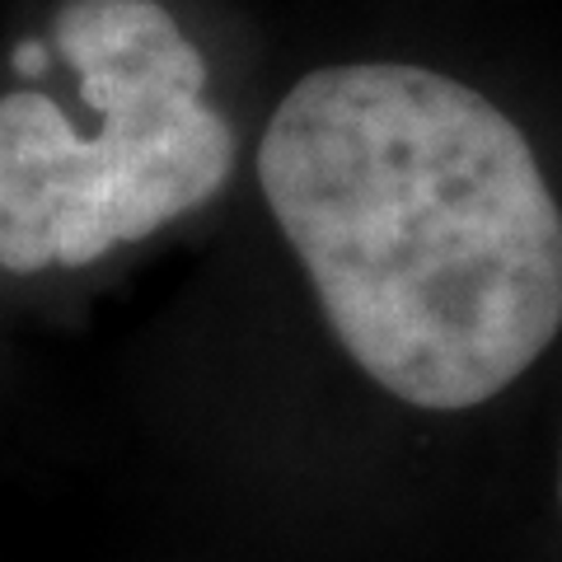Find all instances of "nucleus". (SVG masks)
<instances>
[{"label": "nucleus", "instance_id": "obj_1", "mask_svg": "<svg viewBox=\"0 0 562 562\" xmlns=\"http://www.w3.org/2000/svg\"><path fill=\"white\" fill-rule=\"evenodd\" d=\"M258 183L333 338L413 408H479L562 333V206L535 146L441 70H310Z\"/></svg>", "mask_w": 562, "mask_h": 562}, {"label": "nucleus", "instance_id": "obj_2", "mask_svg": "<svg viewBox=\"0 0 562 562\" xmlns=\"http://www.w3.org/2000/svg\"><path fill=\"white\" fill-rule=\"evenodd\" d=\"M57 52L99 127L47 94L0 99V268H85L225 188L235 132L206 103V61L160 0H66Z\"/></svg>", "mask_w": 562, "mask_h": 562}, {"label": "nucleus", "instance_id": "obj_3", "mask_svg": "<svg viewBox=\"0 0 562 562\" xmlns=\"http://www.w3.org/2000/svg\"><path fill=\"white\" fill-rule=\"evenodd\" d=\"M558 506H562V450H558Z\"/></svg>", "mask_w": 562, "mask_h": 562}]
</instances>
